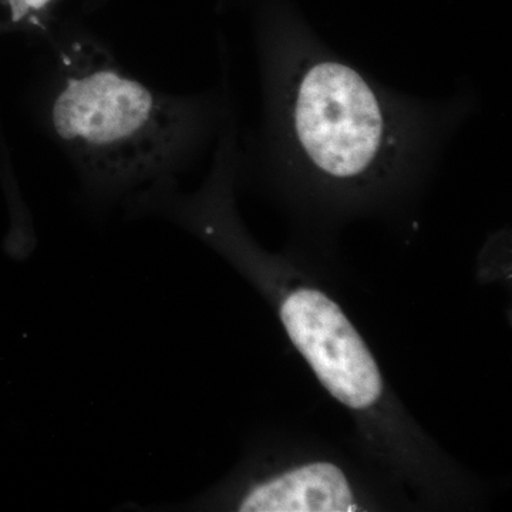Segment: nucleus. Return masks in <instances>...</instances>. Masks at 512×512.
I'll return each mask as SVG.
<instances>
[{
    "label": "nucleus",
    "mask_w": 512,
    "mask_h": 512,
    "mask_svg": "<svg viewBox=\"0 0 512 512\" xmlns=\"http://www.w3.org/2000/svg\"><path fill=\"white\" fill-rule=\"evenodd\" d=\"M379 495L348 461L326 450L256 444L227 480L187 510L357 512L377 510Z\"/></svg>",
    "instance_id": "20e7f679"
},
{
    "label": "nucleus",
    "mask_w": 512,
    "mask_h": 512,
    "mask_svg": "<svg viewBox=\"0 0 512 512\" xmlns=\"http://www.w3.org/2000/svg\"><path fill=\"white\" fill-rule=\"evenodd\" d=\"M53 63L39 94V117L62 148L87 200L124 204L175 177L215 126L211 97L153 89L121 66L110 47L64 23L49 40Z\"/></svg>",
    "instance_id": "7ed1b4c3"
},
{
    "label": "nucleus",
    "mask_w": 512,
    "mask_h": 512,
    "mask_svg": "<svg viewBox=\"0 0 512 512\" xmlns=\"http://www.w3.org/2000/svg\"><path fill=\"white\" fill-rule=\"evenodd\" d=\"M237 173L234 161L215 158L200 190L168 192L158 214L224 256L264 295L293 349L325 392L352 416L367 456L382 473L433 500L460 494L453 466L404 410L332 292L298 259L266 252L249 235L235 205Z\"/></svg>",
    "instance_id": "f03ea898"
},
{
    "label": "nucleus",
    "mask_w": 512,
    "mask_h": 512,
    "mask_svg": "<svg viewBox=\"0 0 512 512\" xmlns=\"http://www.w3.org/2000/svg\"><path fill=\"white\" fill-rule=\"evenodd\" d=\"M266 146L278 187L346 217L402 201L448 114L394 94L303 33L262 36Z\"/></svg>",
    "instance_id": "f257e3e1"
},
{
    "label": "nucleus",
    "mask_w": 512,
    "mask_h": 512,
    "mask_svg": "<svg viewBox=\"0 0 512 512\" xmlns=\"http://www.w3.org/2000/svg\"><path fill=\"white\" fill-rule=\"evenodd\" d=\"M101 0H0V36L25 33L49 42L62 28V15L72 3L94 6Z\"/></svg>",
    "instance_id": "39448f33"
}]
</instances>
